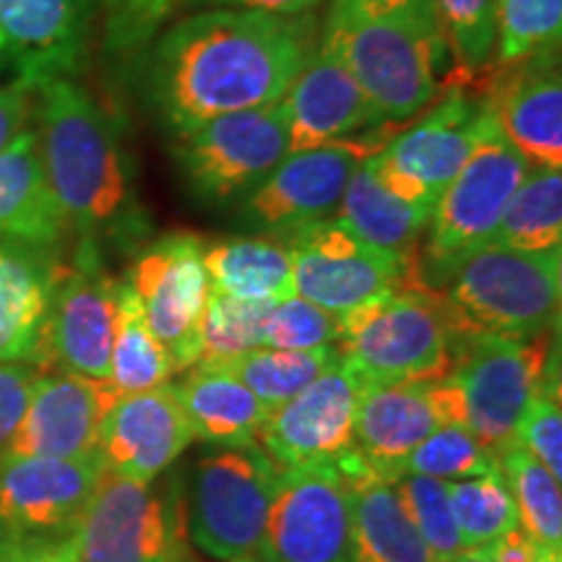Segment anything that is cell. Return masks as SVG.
<instances>
[{
    "mask_svg": "<svg viewBox=\"0 0 562 562\" xmlns=\"http://www.w3.org/2000/svg\"><path fill=\"white\" fill-rule=\"evenodd\" d=\"M313 16L201 9L140 47L138 91L170 136L281 102L313 53Z\"/></svg>",
    "mask_w": 562,
    "mask_h": 562,
    "instance_id": "1",
    "label": "cell"
},
{
    "mask_svg": "<svg viewBox=\"0 0 562 562\" xmlns=\"http://www.w3.org/2000/svg\"><path fill=\"white\" fill-rule=\"evenodd\" d=\"M34 121L42 167L68 229L94 245L136 237L146 227L144 211L115 117L76 81L53 79L34 89Z\"/></svg>",
    "mask_w": 562,
    "mask_h": 562,
    "instance_id": "2",
    "label": "cell"
},
{
    "mask_svg": "<svg viewBox=\"0 0 562 562\" xmlns=\"http://www.w3.org/2000/svg\"><path fill=\"white\" fill-rule=\"evenodd\" d=\"M442 284V311L456 349L474 336L526 339L558 323L562 252L487 243L463 258Z\"/></svg>",
    "mask_w": 562,
    "mask_h": 562,
    "instance_id": "3",
    "label": "cell"
},
{
    "mask_svg": "<svg viewBox=\"0 0 562 562\" xmlns=\"http://www.w3.org/2000/svg\"><path fill=\"white\" fill-rule=\"evenodd\" d=\"M336 347L362 385L438 383L456 364L442 292L427 281L344 313Z\"/></svg>",
    "mask_w": 562,
    "mask_h": 562,
    "instance_id": "4",
    "label": "cell"
},
{
    "mask_svg": "<svg viewBox=\"0 0 562 562\" xmlns=\"http://www.w3.org/2000/svg\"><path fill=\"white\" fill-rule=\"evenodd\" d=\"M321 42L347 66L385 123L412 121L442 94V37L375 19L349 0H331Z\"/></svg>",
    "mask_w": 562,
    "mask_h": 562,
    "instance_id": "5",
    "label": "cell"
},
{
    "mask_svg": "<svg viewBox=\"0 0 562 562\" xmlns=\"http://www.w3.org/2000/svg\"><path fill=\"white\" fill-rule=\"evenodd\" d=\"M529 170L482 102L474 149L435 203L427 224L425 250H419L427 284L440 290L463 258L492 240L505 206Z\"/></svg>",
    "mask_w": 562,
    "mask_h": 562,
    "instance_id": "6",
    "label": "cell"
},
{
    "mask_svg": "<svg viewBox=\"0 0 562 562\" xmlns=\"http://www.w3.org/2000/svg\"><path fill=\"white\" fill-rule=\"evenodd\" d=\"M70 542L79 562H193L182 487L104 469Z\"/></svg>",
    "mask_w": 562,
    "mask_h": 562,
    "instance_id": "7",
    "label": "cell"
},
{
    "mask_svg": "<svg viewBox=\"0 0 562 562\" xmlns=\"http://www.w3.org/2000/svg\"><path fill=\"white\" fill-rule=\"evenodd\" d=\"M281 472L261 446L220 448L195 461L186 497L191 544L224 562L261 550Z\"/></svg>",
    "mask_w": 562,
    "mask_h": 562,
    "instance_id": "8",
    "label": "cell"
},
{
    "mask_svg": "<svg viewBox=\"0 0 562 562\" xmlns=\"http://www.w3.org/2000/svg\"><path fill=\"white\" fill-rule=\"evenodd\" d=\"M451 383L461 402V422L492 456L516 440L531 396L552 381L550 331L513 336H474L456 349Z\"/></svg>",
    "mask_w": 562,
    "mask_h": 562,
    "instance_id": "9",
    "label": "cell"
},
{
    "mask_svg": "<svg viewBox=\"0 0 562 562\" xmlns=\"http://www.w3.org/2000/svg\"><path fill=\"white\" fill-rule=\"evenodd\" d=\"M404 123L378 128L286 154L248 195L240 199V222L248 229L281 237L318 220L339 206L357 167L375 157Z\"/></svg>",
    "mask_w": 562,
    "mask_h": 562,
    "instance_id": "10",
    "label": "cell"
},
{
    "mask_svg": "<svg viewBox=\"0 0 562 562\" xmlns=\"http://www.w3.org/2000/svg\"><path fill=\"white\" fill-rule=\"evenodd\" d=\"M284 243L292 250L294 294L334 315L425 281L419 256L375 248L339 216L305 224L284 235Z\"/></svg>",
    "mask_w": 562,
    "mask_h": 562,
    "instance_id": "11",
    "label": "cell"
},
{
    "mask_svg": "<svg viewBox=\"0 0 562 562\" xmlns=\"http://www.w3.org/2000/svg\"><path fill=\"white\" fill-rule=\"evenodd\" d=\"M290 154L286 112L277 104L229 112L172 136V159L203 203L248 195Z\"/></svg>",
    "mask_w": 562,
    "mask_h": 562,
    "instance_id": "12",
    "label": "cell"
},
{
    "mask_svg": "<svg viewBox=\"0 0 562 562\" xmlns=\"http://www.w3.org/2000/svg\"><path fill=\"white\" fill-rule=\"evenodd\" d=\"M117 284L121 279L110 277L94 243L79 240L74 258L58 261L37 372L66 370L108 381Z\"/></svg>",
    "mask_w": 562,
    "mask_h": 562,
    "instance_id": "13",
    "label": "cell"
},
{
    "mask_svg": "<svg viewBox=\"0 0 562 562\" xmlns=\"http://www.w3.org/2000/svg\"><path fill=\"white\" fill-rule=\"evenodd\" d=\"M482 100L472 91L442 89V100L419 112L370 159L385 191L409 206L430 211L474 149Z\"/></svg>",
    "mask_w": 562,
    "mask_h": 562,
    "instance_id": "14",
    "label": "cell"
},
{
    "mask_svg": "<svg viewBox=\"0 0 562 562\" xmlns=\"http://www.w3.org/2000/svg\"><path fill=\"white\" fill-rule=\"evenodd\" d=\"M258 552L269 562H355L349 484L334 461L281 472Z\"/></svg>",
    "mask_w": 562,
    "mask_h": 562,
    "instance_id": "15",
    "label": "cell"
},
{
    "mask_svg": "<svg viewBox=\"0 0 562 562\" xmlns=\"http://www.w3.org/2000/svg\"><path fill=\"white\" fill-rule=\"evenodd\" d=\"M203 245L206 240L195 235L159 237L138 252L125 279L175 372L195 368L201 357V326L211 294Z\"/></svg>",
    "mask_w": 562,
    "mask_h": 562,
    "instance_id": "16",
    "label": "cell"
},
{
    "mask_svg": "<svg viewBox=\"0 0 562 562\" xmlns=\"http://www.w3.org/2000/svg\"><path fill=\"white\" fill-rule=\"evenodd\" d=\"M104 472L100 456H0V533L19 539L68 537Z\"/></svg>",
    "mask_w": 562,
    "mask_h": 562,
    "instance_id": "17",
    "label": "cell"
},
{
    "mask_svg": "<svg viewBox=\"0 0 562 562\" xmlns=\"http://www.w3.org/2000/svg\"><path fill=\"white\" fill-rule=\"evenodd\" d=\"M121 398L115 385L66 370L34 372L30 402L5 448L11 456H100L104 419Z\"/></svg>",
    "mask_w": 562,
    "mask_h": 562,
    "instance_id": "18",
    "label": "cell"
},
{
    "mask_svg": "<svg viewBox=\"0 0 562 562\" xmlns=\"http://www.w3.org/2000/svg\"><path fill=\"white\" fill-rule=\"evenodd\" d=\"M362 381L347 362L331 364L321 378L271 409L258 446L281 469L328 463L355 446V417Z\"/></svg>",
    "mask_w": 562,
    "mask_h": 562,
    "instance_id": "19",
    "label": "cell"
},
{
    "mask_svg": "<svg viewBox=\"0 0 562 562\" xmlns=\"http://www.w3.org/2000/svg\"><path fill=\"white\" fill-rule=\"evenodd\" d=\"M484 108L531 170H562V79L558 50L492 66Z\"/></svg>",
    "mask_w": 562,
    "mask_h": 562,
    "instance_id": "20",
    "label": "cell"
},
{
    "mask_svg": "<svg viewBox=\"0 0 562 562\" xmlns=\"http://www.w3.org/2000/svg\"><path fill=\"white\" fill-rule=\"evenodd\" d=\"M442 425H463L451 378L422 385H362L355 446L383 480H398L414 448Z\"/></svg>",
    "mask_w": 562,
    "mask_h": 562,
    "instance_id": "21",
    "label": "cell"
},
{
    "mask_svg": "<svg viewBox=\"0 0 562 562\" xmlns=\"http://www.w3.org/2000/svg\"><path fill=\"white\" fill-rule=\"evenodd\" d=\"M89 34V0H0V74L37 89L70 79Z\"/></svg>",
    "mask_w": 562,
    "mask_h": 562,
    "instance_id": "22",
    "label": "cell"
},
{
    "mask_svg": "<svg viewBox=\"0 0 562 562\" xmlns=\"http://www.w3.org/2000/svg\"><path fill=\"white\" fill-rule=\"evenodd\" d=\"M195 432L172 385L121 393L104 419L100 459L110 472L131 480H159L191 448Z\"/></svg>",
    "mask_w": 562,
    "mask_h": 562,
    "instance_id": "23",
    "label": "cell"
},
{
    "mask_svg": "<svg viewBox=\"0 0 562 562\" xmlns=\"http://www.w3.org/2000/svg\"><path fill=\"white\" fill-rule=\"evenodd\" d=\"M290 131V154L383 125V115L347 66L323 42L313 47L292 87L281 97Z\"/></svg>",
    "mask_w": 562,
    "mask_h": 562,
    "instance_id": "24",
    "label": "cell"
},
{
    "mask_svg": "<svg viewBox=\"0 0 562 562\" xmlns=\"http://www.w3.org/2000/svg\"><path fill=\"white\" fill-rule=\"evenodd\" d=\"M68 232L42 167L37 133L26 128L0 151V243L55 252Z\"/></svg>",
    "mask_w": 562,
    "mask_h": 562,
    "instance_id": "25",
    "label": "cell"
},
{
    "mask_svg": "<svg viewBox=\"0 0 562 562\" xmlns=\"http://www.w3.org/2000/svg\"><path fill=\"white\" fill-rule=\"evenodd\" d=\"M334 463L349 484L355 562H435L393 482L383 480L357 448Z\"/></svg>",
    "mask_w": 562,
    "mask_h": 562,
    "instance_id": "26",
    "label": "cell"
},
{
    "mask_svg": "<svg viewBox=\"0 0 562 562\" xmlns=\"http://www.w3.org/2000/svg\"><path fill=\"white\" fill-rule=\"evenodd\" d=\"M55 269L50 250L0 243V364L37 368Z\"/></svg>",
    "mask_w": 562,
    "mask_h": 562,
    "instance_id": "27",
    "label": "cell"
},
{
    "mask_svg": "<svg viewBox=\"0 0 562 562\" xmlns=\"http://www.w3.org/2000/svg\"><path fill=\"white\" fill-rule=\"evenodd\" d=\"M172 389L195 438L220 448L258 446L271 409L258 402L232 372L195 364Z\"/></svg>",
    "mask_w": 562,
    "mask_h": 562,
    "instance_id": "28",
    "label": "cell"
},
{
    "mask_svg": "<svg viewBox=\"0 0 562 562\" xmlns=\"http://www.w3.org/2000/svg\"><path fill=\"white\" fill-rule=\"evenodd\" d=\"M211 292L245 302L294 297L292 250L281 237H224L203 245Z\"/></svg>",
    "mask_w": 562,
    "mask_h": 562,
    "instance_id": "29",
    "label": "cell"
},
{
    "mask_svg": "<svg viewBox=\"0 0 562 562\" xmlns=\"http://www.w3.org/2000/svg\"><path fill=\"white\" fill-rule=\"evenodd\" d=\"M339 220L375 248L402 258L419 256V243L430 224V211L409 206L385 191L372 175L370 159L357 167L339 201Z\"/></svg>",
    "mask_w": 562,
    "mask_h": 562,
    "instance_id": "30",
    "label": "cell"
},
{
    "mask_svg": "<svg viewBox=\"0 0 562 562\" xmlns=\"http://www.w3.org/2000/svg\"><path fill=\"white\" fill-rule=\"evenodd\" d=\"M495 459L516 503L518 526L544 552L562 558V492L558 476H552L550 469L516 440L508 442Z\"/></svg>",
    "mask_w": 562,
    "mask_h": 562,
    "instance_id": "31",
    "label": "cell"
},
{
    "mask_svg": "<svg viewBox=\"0 0 562 562\" xmlns=\"http://www.w3.org/2000/svg\"><path fill=\"white\" fill-rule=\"evenodd\" d=\"M175 375L170 355L151 334L138 297L128 281L117 284V318L115 339L110 351V378L117 393H140L161 389Z\"/></svg>",
    "mask_w": 562,
    "mask_h": 562,
    "instance_id": "32",
    "label": "cell"
},
{
    "mask_svg": "<svg viewBox=\"0 0 562 562\" xmlns=\"http://www.w3.org/2000/svg\"><path fill=\"white\" fill-rule=\"evenodd\" d=\"M432 11L453 58L446 76L448 89L480 87L497 47L495 0H432Z\"/></svg>",
    "mask_w": 562,
    "mask_h": 562,
    "instance_id": "33",
    "label": "cell"
},
{
    "mask_svg": "<svg viewBox=\"0 0 562 562\" xmlns=\"http://www.w3.org/2000/svg\"><path fill=\"white\" fill-rule=\"evenodd\" d=\"M490 243L529 252L562 245V170H529L503 211Z\"/></svg>",
    "mask_w": 562,
    "mask_h": 562,
    "instance_id": "34",
    "label": "cell"
},
{
    "mask_svg": "<svg viewBox=\"0 0 562 562\" xmlns=\"http://www.w3.org/2000/svg\"><path fill=\"white\" fill-rule=\"evenodd\" d=\"M339 360V347L302 351L258 347L245 351L237 360L222 364V368L232 372L263 406L277 409L292 396H297L300 391H305L315 378H321Z\"/></svg>",
    "mask_w": 562,
    "mask_h": 562,
    "instance_id": "35",
    "label": "cell"
},
{
    "mask_svg": "<svg viewBox=\"0 0 562 562\" xmlns=\"http://www.w3.org/2000/svg\"><path fill=\"white\" fill-rule=\"evenodd\" d=\"M456 526L467 550H484L518 526V513L501 469L448 482Z\"/></svg>",
    "mask_w": 562,
    "mask_h": 562,
    "instance_id": "36",
    "label": "cell"
},
{
    "mask_svg": "<svg viewBox=\"0 0 562 562\" xmlns=\"http://www.w3.org/2000/svg\"><path fill=\"white\" fill-rule=\"evenodd\" d=\"M273 302H245L211 292L201 326L199 368H222L245 351L263 347Z\"/></svg>",
    "mask_w": 562,
    "mask_h": 562,
    "instance_id": "37",
    "label": "cell"
},
{
    "mask_svg": "<svg viewBox=\"0 0 562 562\" xmlns=\"http://www.w3.org/2000/svg\"><path fill=\"white\" fill-rule=\"evenodd\" d=\"M497 60L495 66L560 50L562 0H495Z\"/></svg>",
    "mask_w": 562,
    "mask_h": 562,
    "instance_id": "38",
    "label": "cell"
},
{
    "mask_svg": "<svg viewBox=\"0 0 562 562\" xmlns=\"http://www.w3.org/2000/svg\"><path fill=\"white\" fill-rule=\"evenodd\" d=\"M495 469L497 459L476 440L469 427L442 425L406 456L398 476L419 474L440 482H459L469 476L490 474Z\"/></svg>",
    "mask_w": 562,
    "mask_h": 562,
    "instance_id": "39",
    "label": "cell"
},
{
    "mask_svg": "<svg viewBox=\"0 0 562 562\" xmlns=\"http://www.w3.org/2000/svg\"><path fill=\"white\" fill-rule=\"evenodd\" d=\"M393 490H396L406 516L412 518L414 529L419 531L422 542L432 552L435 562H446L467 550L461 542L459 526H456L448 482L404 474L393 480Z\"/></svg>",
    "mask_w": 562,
    "mask_h": 562,
    "instance_id": "40",
    "label": "cell"
},
{
    "mask_svg": "<svg viewBox=\"0 0 562 562\" xmlns=\"http://www.w3.org/2000/svg\"><path fill=\"white\" fill-rule=\"evenodd\" d=\"M341 339V315H334L313 305L305 297H286L273 302L266 321L263 347L271 349H318L336 347Z\"/></svg>",
    "mask_w": 562,
    "mask_h": 562,
    "instance_id": "41",
    "label": "cell"
},
{
    "mask_svg": "<svg viewBox=\"0 0 562 562\" xmlns=\"http://www.w3.org/2000/svg\"><path fill=\"white\" fill-rule=\"evenodd\" d=\"M108 53H133L157 37L180 0H100Z\"/></svg>",
    "mask_w": 562,
    "mask_h": 562,
    "instance_id": "42",
    "label": "cell"
},
{
    "mask_svg": "<svg viewBox=\"0 0 562 562\" xmlns=\"http://www.w3.org/2000/svg\"><path fill=\"white\" fill-rule=\"evenodd\" d=\"M516 442L526 448L533 459L562 476V412L558 378L547 381L542 389L531 396L521 422L516 427Z\"/></svg>",
    "mask_w": 562,
    "mask_h": 562,
    "instance_id": "43",
    "label": "cell"
},
{
    "mask_svg": "<svg viewBox=\"0 0 562 562\" xmlns=\"http://www.w3.org/2000/svg\"><path fill=\"white\" fill-rule=\"evenodd\" d=\"M34 372L24 364H0V456L16 432L21 414L30 402Z\"/></svg>",
    "mask_w": 562,
    "mask_h": 562,
    "instance_id": "44",
    "label": "cell"
},
{
    "mask_svg": "<svg viewBox=\"0 0 562 562\" xmlns=\"http://www.w3.org/2000/svg\"><path fill=\"white\" fill-rule=\"evenodd\" d=\"M34 115V87L26 81L0 74V151L11 144L19 133L30 128Z\"/></svg>",
    "mask_w": 562,
    "mask_h": 562,
    "instance_id": "45",
    "label": "cell"
},
{
    "mask_svg": "<svg viewBox=\"0 0 562 562\" xmlns=\"http://www.w3.org/2000/svg\"><path fill=\"white\" fill-rule=\"evenodd\" d=\"M349 3L375 19L398 21V24L412 26V30L442 37L440 24L432 11V0H349Z\"/></svg>",
    "mask_w": 562,
    "mask_h": 562,
    "instance_id": "46",
    "label": "cell"
},
{
    "mask_svg": "<svg viewBox=\"0 0 562 562\" xmlns=\"http://www.w3.org/2000/svg\"><path fill=\"white\" fill-rule=\"evenodd\" d=\"M0 562H79V554L70 533L55 539H19L0 533Z\"/></svg>",
    "mask_w": 562,
    "mask_h": 562,
    "instance_id": "47",
    "label": "cell"
},
{
    "mask_svg": "<svg viewBox=\"0 0 562 562\" xmlns=\"http://www.w3.org/2000/svg\"><path fill=\"white\" fill-rule=\"evenodd\" d=\"M482 552L487 554L490 562H562L560 554L544 552L521 526L503 533L501 539L484 547Z\"/></svg>",
    "mask_w": 562,
    "mask_h": 562,
    "instance_id": "48",
    "label": "cell"
},
{
    "mask_svg": "<svg viewBox=\"0 0 562 562\" xmlns=\"http://www.w3.org/2000/svg\"><path fill=\"white\" fill-rule=\"evenodd\" d=\"M193 9H243L273 16H311L323 0H186Z\"/></svg>",
    "mask_w": 562,
    "mask_h": 562,
    "instance_id": "49",
    "label": "cell"
},
{
    "mask_svg": "<svg viewBox=\"0 0 562 562\" xmlns=\"http://www.w3.org/2000/svg\"><path fill=\"white\" fill-rule=\"evenodd\" d=\"M446 562H490V560L482 550H463L461 554H456V558L446 560Z\"/></svg>",
    "mask_w": 562,
    "mask_h": 562,
    "instance_id": "50",
    "label": "cell"
},
{
    "mask_svg": "<svg viewBox=\"0 0 562 562\" xmlns=\"http://www.w3.org/2000/svg\"><path fill=\"white\" fill-rule=\"evenodd\" d=\"M227 562H269V560H266L261 552H252V554H245V558H237V560H227Z\"/></svg>",
    "mask_w": 562,
    "mask_h": 562,
    "instance_id": "51",
    "label": "cell"
}]
</instances>
